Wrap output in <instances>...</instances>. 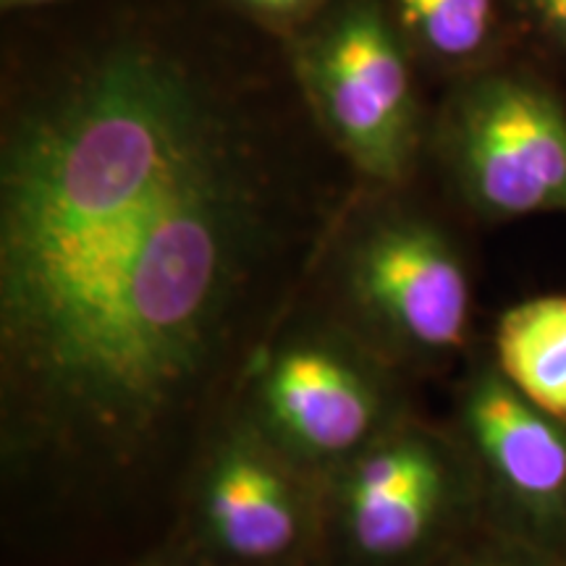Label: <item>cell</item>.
<instances>
[{"label":"cell","instance_id":"obj_1","mask_svg":"<svg viewBox=\"0 0 566 566\" xmlns=\"http://www.w3.org/2000/svg\"><path fill=\"white\" fill-rule=\"evenodd\" d=\"M300 129L163 48L21 87L0 134L6 566H137L354 197Z\"/></svg>","mask_w":566,"mask_h":566},{"label":"cell","instance_id":"obj_2","mask_svg":"<svg viewBox=\"0 0 566 566\" xmlns=\"http://www.w3.org/2000/svg\"><path fill=\"white\" fill-rule=\"evenodd\" d=\"M370 189L344 212L310 296L420 384L478 349V279L449 223Z\"/></svg>","mask_w":566,"mask_h":566},{"label":"cell","instance_id":"obj_3","mask_svg":"<svg viewBox=\"0 0 566 566\" xmlns=\"http://www.w3.org/2000/svg\"><path fill=\"white\" fill-rule=\"evenodd\" d=\"M415 386L307 294L254 363L237 412L323 480L420 409Z\"/></svg>","mask_w":566,"mask_h":566},{"label":"cell","instance_id":"obj_4","mask_svg":"<svg viewBox=\"0 0 566 566\" xmlns=\"http://www.w3.org/2000/svg\"><path fill=\"white\" fill-rule=\"evenodd\" d=\"M483 520L470 457L417 409L321 480L323 566H424Z\"/></svg>","mask_w":566,"mask_h":566},{"label":"cell","instance_id":"obj_5","mask_svg":"<svg viewBox=\"0 0 566 566\" xmlns=\"http://www.w3.org/2000/svg\"><path fill=\"white\" fill-rule=\"evenodd\" d=\"M428 147L478 221L566 216V101L535 71L491 63L459 76Z\"/></svg>","mask_w":566,"mask_h":566},{"label":"cell","instance_id":"obj_6","mask_svg":"<svg viewBox=\"0 0 566 566\" xmlns=\"http://www.w3.org/2000/svg\"><path fill=\"white\" fill-rule=\"evenodd\" d=\"M304 108L367 187L405 189L428 147L407 51L375 0H346L294 53Z\"/></svg>","mask_w":566,"mask_h":566},{"label":"cell","instance_id":"obj_7","mask_svg":"<svg viewBox=\"0 0 566 566\" xmlns=\"http://www.w3.org/2000/svg\"><path fill=\"white\" fill-rule=\"evenodd\" d=\"M317 546L321 480L233 409L197 462L168 548L208 566H304Z\"/></svg>","mask_w":566,"mask_h":566},{"label":"cell","instance_id":"obj_8","mask_svg":"<svg viewBox=\"0 0 566 566\" xmlns=\"http://www.w3.org/2000/svg\"><path fill=\"white\" fill-rule=\"evenodd\" d=\"M446 422L475 470L488 525L562 558L566 422L516 391L485 344L459 367Z\"/></svg>","mask_w":566,"mask_h":566},{"label":"cell","instance_id":"obj_9","mask_svg":"<svg viewBox=\"0 0 566 566\" xmlns=\"http://www.w3.org/2000/svg\"><path fill=\"white\" fill-rule=\"evenodd\" d=\"M485 346L516 391L566 422V294L509 304Z\"/></svg>","mask_w":566,"mask_h":566},{"label":"cell","instance_id":"obj_10","mask_svg":"<svg viewBox=\"0 0 566 566\" xmlns=\"http://www.w3.org/2000/svg\"><path fill=\"white\" fill-rule=\"evenodd\" d=\"M399 19L430 59L459 71L483 66L499 38V0H394Z\"/></svg>","mask_w":566,"mask_h":566},{"label":"cell","instance_id":"obj_11","mask_svg":"<svg viewBox=\"0 0 566 566\" xmlns=\"http://www.w3.org/2000/svg\"><path fill=\"white\" fill-rule=\"evenodd\" d=\"M424 566H564L556 556L480 522Z\"/></svg>","mask_w":566,"mask_h":566},{"label":"cell","instance_id":"obj_12","mask_svg":"<svg viewBox=\"0 0 566 566\" xmlns=\"http://www.w3.org/2000/svg\"><path fill=\"white\" fill-rule=\"evenodd\" d=\"M516 9L525 13L535 32H541L554 45V51L566 53V0H514Z\"/></svg>","mask_w":566,"mask_h":566},{"label":"cell","instance_id":"obj_13","mask_svg":"<svg viewBox=\"0 0 566 566\" xmlns=\"http://www.w3.org/2000/svg\"><path fill=\"white\" fill-rule=\"evenodd\" d=\"M237 3L265 19H294L313 9L317 0H237Z\"/></svg>","mask_w":566,"mask_h":566},{"label":"cell","instance_id":"obj_14","mask_svg":"<svg viewBox=\"0 0 566 566\" xmlns=\"http://www.w3.org/2000/svg\"><path fill=\"white\" fill-rule=\"evenodd\" d=\"M137 566H208V564L197 562V558L187 556L184 551L166 548V551H160V554H155L153 558H147V562H142Z\"/></svg>","mask_w":566,"mask_h":566},{"label":"cell","instance_id":"obj_15","mask_svg":"<svg viewBox=\"0 0 566 566\" xmlns=\"http://www.w3.org/2000/svg\"><path fill=\"white\" fill-rule=\"evenodd\" d=\"M3 9H30V6H45L53 3V0H0Z\"/></svg>","mask_w":566,"mask_h":566},{"label":"cell","instance_id":"obj_16","mask_svg":"<svg viewBox=\"0 0 566 566\" xmlns=\"http://www.w3.org/2000/svg\"><path fill=\"white\" fill-rule=\"evenodd\" d=\"M304 566H323L321 562H310V564H304Z\"/></svg>","mask_w":566,"mask_h":566},{"label":"cell","instance_id":"obj_17","mask_svg":"<svg viewBox=\"0 0 566 566\" xmlns=\"http://www.w3.org/2000/svg\"><path fill=\"white\" fill-rule=\"evenodd\" d=\"M558 562H562V564H564V566H566V554H564V556H562V558H558Z\"/></svg>","mask_w":566,"mask_h":566}]
</instances>
